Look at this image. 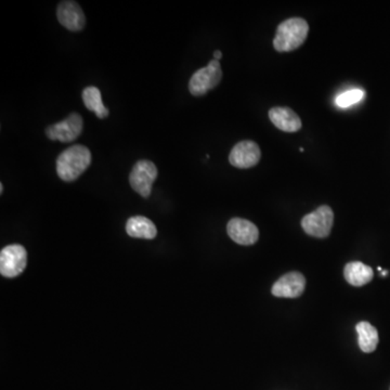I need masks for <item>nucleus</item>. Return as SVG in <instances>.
<instances>
[{
  "label": "nucleus",
  "mask_w": 390,
  "mask_h": 390,
  "mask_svg": "<svg viewBox=\"0 0 390 390\" xmlns=\"http://www.w3.org/2000/svg\"><path fill=\"white\" fill-rule=\"evenodd\" d=\"M364 98V91L362 89H351L340 93L335 99L336 105L340 109H347L356 103L360 102Z\"/></svg>",
  "instance_id": "f3484780"
},
{
  "label": "nucleus",
  "mask_w": 390,
  "mask_h": 390,
  "mask_svg": "<svg viewBox=\"0 0 390 390\" xmlns=\"http://www.w3.org/2000/svg\"><path fill=\"white\" fill-rule=\"evenodd\" d=\"M57 18L60 24L72 32H79L85 27L86 18L79 4L62 1L58 6Z\"/></svg>",
  "instance_id": "9d476101"
},
{
  "label": "nucleus",
  "mask_w": 390,
  "mask_h": 390,
  "mask_svg": "<svg viewBox=\"0 0 390 390\" xmlns=\"http://www.w3.org/2000/svg\"><path fill=\"white\" fill-rule=\"evenodd\" d=\"M91 164V152L81 144H75L63 151L57 159L58 176L71 182L79 179Z\"/></svg>",
  "instance_id": "f257e3e1"
},
{
  "label": "nucleus",
  "mask_w": 390,
  "mask_h": 390,
  "mask_svg": "<svg viewBox=\"0 0 390 390\" xmlns=\"http://www.w3.org/2000/svg\"><path fill=\"white\" fill-rule=\"evenodd\" d=\"M269 119L276 128L285 133H296L302 128V121L288 107H274L269 111Z\"/></svg>",
  "instance_id": "f8f14e48"
},
{
  "label": "nucleus",
  "mask_w": 390,
  "mask_h": 390,
  "mask_svg": "<svg viewBox=\"0 0 390 390\" xmlns=\"http://www.w3.org/2000/svg\"><path fill=\"white\" fill-rule=\"evenodd\" d=\"M83 117L77 113H72L65 121L51 125L46 129V136L51 140L60 142H72L76 140L83 133Z\"/></svg>",
  "instance_id": "0eeeda50"
},
{
  "label": "nucleus",
  "mask_w": 390,
  "mask_h": 390,
  "mask_svg": "<svg viewBox=\"0 0 390 390\" xmlns=\"http://www.w3.org/2000/svg\"><path fill=\"white\" fill-rule=\"evenodd\" d=\"M126 232L131 238L152 240L156 236L157 230L150 219L143 216H135L128 219Z\"/></svg>",
  "instance_id": "ddd939ff"
},
{
  "label": "nucleus",
  "mask_w": 390,
  "mask_h": 390,
  "mask_svg": "<svg viewBox=\"0 0 390 390\" xmlns=\"http://www.w3.org/2000/svg\"><path fill=\"white\" fill-rule=\"evenodd\" d=\"M0 192H1V193L4 192V186H3V184H0Z\"/></svg>",
  "instance_id": "6ab92c4d"
},
{
  "label": "nucleus",
  "mask_w": 390,
  "mask_h": 390,
  "mask_svg": "<svg viewBox=\"0 0 390 390\" xmlns=\"http://www.w3.org/2000/svg\"><path fill=\"white\" fill-rule=\"evenodd\" d=\"M222 71L220 63L217 60H212L207 67L195 72L189 83V90L195 97L206 95L210 89L220 83Z\"/></svg>",
  "instance_id": "7ed1b4c3"
},
{
  "label": "nucleus",
  "mask_w": 390,
  "mask_h": 390,
  "mask_svg": "<svg viewBox=\"0 0 390 390\" xmlns=\"http://www.w3.org/2000/svg\"><path fill=\"white\" fill-rule=\"evenodd\" d=\"M222 51H216L214 53V59L219 61V60L222 59Z\"/></svg>",
  "instance_id": "a211bd4d"
},
{
  "label": "nucleus",
  "mask_w": 390,
  "mask_h": 390,
  "mask_svg": "<svg viewBox=\"0 0 390 390\" xmlns=\"http://www.w3.org/2000/svg\"><path fill=\"white\" fill-rule=\"evenodd\" d=\"M27 252L19 244L7 246L0 252V274L5 278H15L27 268Z\"/></svg>",
  "instance_id": "39448f33"
},
{
  "label": "nucleus",
  "mask_w": 390,
  "mask_h": 390,
  "mask_svg": "<svg viewBox=\"0 0 390 390\" xmlns=\"http://www.w3.org/2000/svg\"><path fill=\"white\" fill-rule=\"evenodd\" d=\"M309 32L307 22L300 18L286 20L278 25L274 46L276 51L288 53L297 49L304 43Z\"/></svg>",
  "instance_id": "f03ea898"
},
{
  "label": "nucleus",
  "mask_w": 390,
  "mask_h": 390,
  "mask_svg": "<svg viewBox=\"0 0 390 390\" xmlns=\"http://www.w3.org/2000/svg\"><path fill=\"white\" fill-rule=\"evenodd\" d=\"M359 347L365 354L373 352L379 344V332L369 322H360L356 326Z\"/></svg>",
  "instance_id": "2eb2a0df"
},
{
  "label": "nucleus",
  "mask_w": 390,
  "mask_h": 390,
  "mask_svg": "<svg viewBox=\"0 0 390 390\" xmlns=\"http://www.w3.org/2000/svg\"><path fill=\"white\" fill-rule=\"evenodd\" d=\"M334 214L331 207H319L318 210L306 215L302 218V226L306 234L314 238H324L331 234Z\"/></svg>",
  "instance_id": "20e7f679"
},
{
  "label": "nucleus",
  "mask_w": 390,
  "mask_h": 390,
  "mask_svg": "<svg viewBox=\"0 0 390 390\" xmlns=\"http://www.w3.org/2000/svg\"><path fill=\"white\" fill-rule=\"evenodd\" d=\"M157 178V168L150 161H139L133 166L129 176V182L133 191L149 198L152 192V184Z\"/></svg>",
  "instance_id": "423d86ee"
},
{
  "label": "nucleus",
  "mask_w": 390,
  "mask_h": 390,
  "mask_svg": "<svg viewBox=\"0 0 390 390\" xmlns=\"http://www.w3.org/2000/svg\"><path fill=\"white\" fill-rule=\"evenodd\" d=\"M260 156L262 153L257 143L253 141H242L234 145V148L229 155V162L236 168H250L258 164Z\"/></svg>",
  "instance_id": "6e6552de"
},
{
  "label": "nucleus",
  "mask_w": 390,
  "mask_h": 390,
  "mask_svg": "<svg viewBox=\"0 0 390 390\" xmlns=\"http://www.w3.org/2000/svg\"><path fill=\"white\" fill-rule=\"evenodd\" d=\"M306 280L300 272H290L281 276L272 286V294L276 297H300L304 290Z\"/></svg>",
  "instance_id": "9b49d317"
},
{
  "label": "nucleus",
  "mask_w": 390,
  "mask_h": 390,
  "mask_svg": "<svg viewBox=\"0 0 390 390\" xmlns=\"http://www.w3.org/2000/svg\"><path fill=\"white\" fill-rule=\"evenodd\" d=\"M231 240L240 246H253L260 238V231L253 222L242 218L231 219L227 227Z\"/></svg>",
  "instance_id": "1a4fd4ad"
},
{
  "label": "nucleus",
  "mask_w": 390,
  "mask_h": 390,
  "mask_svg": "<svg viewBox=\"0 0 390 390\" xmlns=\"http://www.w3.org/2000/svg\"><path fill=\"white\" fill-rule=\"evenodd\" d=\"M81 97L87 109L95 112L98 119H105L109 116V109L103 105L102 95L97 87L90 86L83 89Z\"/></svg>",
  "instance_id": "dca6fc26"
},
{
  "label": "nucleus",
  "mask_w": 390,
  "mask_h": 390,
  "mask_svg": "<svg viewBox=\"0 0 390 390\" xmlns=\"http://www.w3.org/2000/svg\"><path fill=\"white\" fill-rule=\"evenodd\" d=\"M344 276L351 285L363 286L372 281L374 274L371 267L360 262H352L346 264Z\"/></svg>",
  "instance_id": "4468645a"
}]
</instances>
